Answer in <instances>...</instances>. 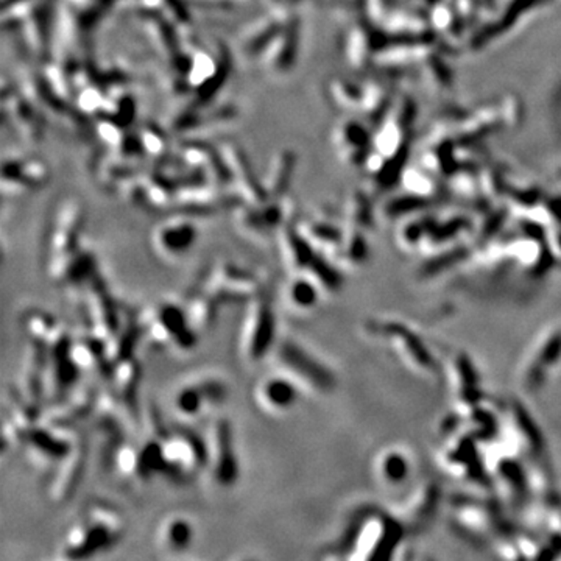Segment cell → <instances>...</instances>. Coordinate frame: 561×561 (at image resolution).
Instances as JSON below:
<instances>
[{
  "label": "cell",
  "mask_w": 561,
  "mask_h": 561,
  "mask_svg": "<svg viewBox=\"0 0 561 561\" xmlns=\"http://www.w3.org/2000/svg\"><path fill=\"white\" fill-rule=\"evenodd\" d=\"M120 535V524L109 510L95 508L83 525L74 528L67 540V557L85 558L94 552L107 549L114 544Z\"/></svg>",
  "instance_id": "6da1fadb"
},
{
  "label": "cell",
  "mask_w": 561,
  "mask_h": 561,
  "mask_svg": "<svg viewBox=\"0 0 561 561\" xmlns=\"http://www.w3.org/2000/svg\"><path fill=\"white\" fill-rule=\"evenodd\" d=\"M280 360L285 366L290 368L292 371L298 373L301 378L306 381L315 383L318 388H329L334 379L329 371H326V368H323L320 364H317L314 359L309 354H306L301 348L296 347L293 343H283L280 347Z\"/></svg>",
  "instance_id": "7a4b0ae2"
},
{
  "label": "cell",
  "mask_w": 561,
  "mask_h": 561,
  "mask_svg": "<svg viewBox=\"0 0 561 561\" xmlns=\"http://www.w3.org/2000/svg\"><path fill=\"white\" fill-rule=\"evenodd\" d=\"M275 339V317L267 303H259L251 318L250 337H248V352L253 359L267 354Z\"/></svg>",
  "instance_id": "3957f363"
},
{
  "label": "cell",
  "mask_w": 561,
  "mask_h": 561,
  "mask_svg": "<svg viewBox=\"0 0 561 561\" xmlns=\"http://www.w3.org/2000/svg\"><path fill=\"white\" fill-rule=\"evenodd\" d=\"M197 240V228L189 222H170L156 232V242L164 253L183 254L189 251Z\"/></svg>",
  "instance_id": "277c9868"
},
{
  "label": "cell",
  "mask_w": 561,
  "mask_h": 561,
  "mask_svg": "<svg viewBox=\"0 0 561 561\" xmlns=\"http://www.w3.org/2000/svg\"><path fill=\"white\" fill-rule=\"evenodd\" d=\"M279 21L276 18H262L258 22H254L253 26L248 28L244 36L242 41H240V47H242V52L246 56H258L261 55L266 47H268L273 39L285 28V26H279Z\"/></svg>",
  "instance_id": "5b68a950"
},
{
  "label": "cell",
  "mask_w": 561,
  "mask_h": 561,
  "mask_svg": "<svg viewBox=\"0 0 561 561\" xmlns=\"http://www.w3.org/2000/svg\"><path fill=\"white\" fill-rule=\"evenodd\" d=\"M215 449H217V467L215 476L222 484H232L237 477V462L232 451L231 430L227 421H220L215 434Z\"/></svg>",
  "instance_id": "8992f818"
},
{
  "label": "cell",
  "mask_w": 561,
  "mask_h": 561,
  "mask_svg": "<svg viewBox=\"0 0 561 561\" xmlns=\"http://www.w3.org/2000/svg\"><path fill=\"white\" fill-rule=\"evenodd\" d=\"M156 322L164 327L168 337L178 343L180 347L189 348L195 343V334L187 326L189 318L180 307L165 304V306L159 309Z\"/></svg>",
  "instance_id": "52a82bcc"
},
{
  "label": "cell",
  "mask_w": 561,
  "mask_h": 561,
  "mask_svg": "<svg viewBox=\"0 0 561 561\" xmlns=\"http://www.w3.org/2000/svg\"><path fill=\"white\" fill-rule=\"evenodd\" d=\"M293 165H295V158L290 151L287 150L280 151V153H278L273 158V161L270 163L267 168L266 180H263V187H266L268 194L276 197L284 194L292 178Z\"/></svg>",
  "instance_id": "ba28073f"
},
{
  "label": "cell",
  "mask_w": 561,
  "mask_h": 561,
  "mask_svg": "<svg viewBox=\"0 0 561 561\" xmlns=\"http://www.w3.org/2000/svg\"><path fill=\"white\" fill-rule=\"evenodd\" d=\"M261 399L263 404L275 410H285L296 401V390L284 378H271L263 382L261 388Z\"/></svg>",
  "instance_id": "9c48e42d"
},
{
  "label": "cell",
  "mask_w": 561,
  "mask_h": 561,
  "mask_svg": "<svg viewBox=\"0 0 561 561\" xmlns=\"http://www.w3.org/2000/svg\"><path fill=\"white\" fill-rule=\"evenodd\" d=\"M82 447H77V451L72 447V451L62 459V469L60 477L56 479V494L64 496L67 494L74 485H77L80 476H82L83 468V451H80Z\"/></svg>",
  "instance_id": "30bf717a"
},
{
  "label": "cell",
  "mask_w": 561,
  "mask_h": 561,
  "mask_svg": "<svg viewBox=\"0 0 561 561\" xmlns=\"http://www.w3.org/2000/svg\"><path fill=\"white\" fill-rule=\"evenodd\" d=\"M138 381H139V366H136L131 360H122V364H120L116 370V383L119 386L122 396H125V399L134 395Z\"/></svg>",
  "instance_id": "8fae6325"
},
{
  "label": "cell",
  "mask_w": 561,
  "mask_h": 561,
  "mask_svg": "<svg viewBox=\"0 0 561 561\" xmlns=\"http://www.w3.org/2000/svg\"><path fill=\"white\" fill-rule=\"evenodd\" d=\"M192 540V528L187 521L175 519L165 530V541L173 550H183Z\"/></svg>",
  "instance_id": "7c38bea8"
},
{
  "label": "cell",
  "mask_w": 561,
  "mask_h": 561,
  "mask_svg": "<svg viewBox=\"0 0 561 561\" xmlns=\"http://www.w3.org/2000/svg\"><path fill=\"white\" fill-rule=\"evenodd\" d=\"M214 303L215 298H197L190 306V312L187 314L189 322L194 323L198 327H207L211 325L214 318Z\"/></svg>",
  "instance_id": "4fadbf2b"
},
{
  "label": "cell",
  "mask_w": 561,
  "mask_h": 561,
  "mask_svg": "<svg viewBox=\"0 0 561 561\" xmlns=\"http://www.w3.org/2000/svg\"><path fill=\"white\" fill-rule=\"evenodd\" d=\"M290 298L295 306L307 309L317 303V290L307 279H296L290 287Z\"/></svg>",
  "instance_id": "5bb4252c"
},
{
  "label": "cell",
  "mask_w": 561,
  "mask_h": 561,
  "mask_svg": "<svg viewBox=\"0 0 561 561\" xmlns=\"http://www.w3.org/2000/svg\"><path fill=\"white\" fill-rule=\"evenodd\" d=\"M387 472L388 476L399 479L404 476V463L403 459H398V457H391L387 463Z\"/></svg>",
  "instance_id": "9a60e30c"
}]
</instances>
